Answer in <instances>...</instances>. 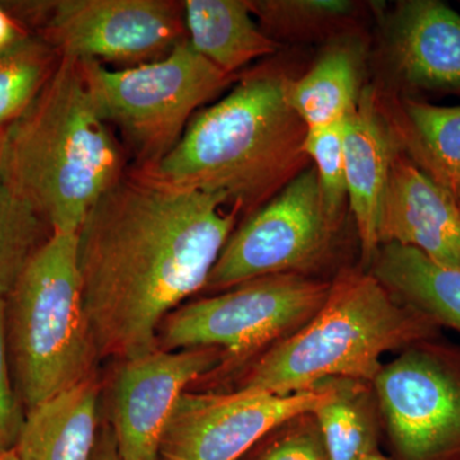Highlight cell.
<instances>
[{"instance_id":"cell-22","label":"cell","mask_w":460,"mask_h":460,"mask_svg":"<svg viewBox=\"0 0 460 460\" xmlns=\"http://www.w3.org/2000/svg\"><path fill=\"white\" fill-rule=\"evenodd\" d=\"M59 60L50 45L27 35L0 51V132L30 107Z\"/></svg>"},{"instance_id":"cell-8","label":"cell","mask_w":460,"mask_h":460,"mask_svg":"<svg viewBox=\"0 0 460 460\" xmlns=\"http://www.w3.org/2000/svg\"><path fill=\"white\" fill-rule=\"evenodd\" d=\"M339 226L310 165L234 229L204 290L220 293L270 275H307L328 256Z\"/></svg>"},{"instance_id":"cell-7","label":"cell","mask_w":460,"mask_h":460,"mask_svg":"<svg viewBox=\"0 0 460 460\" xmlns=\"http://www.w3.org/2000/svg\"><path fill=\"white\" fill-rule=\"evenodd\" d=\"M330 287L307 275H270L183 304L163 321L159 349L214 348L232 361L244 358L305 325Z\"/></svg>"},{"instance_id":"cell-3","label":"cell","mask_w":460,"mask_h":460,"mask_svg":"<svg viewBox=\"0 0 460 460\" xmlns=\"http://www.w3.org/2000/svg\"><path fill=\"white\" fill-rule=\"evenodd\" d=\"M126 172L123 146L96 107L81 63L60 58L30 107L0 132V174L50 232L78 233Z\"/></svg>"},{"instance_id":"cell-27","label":"cell","mask_w":460,"mask_h":460,"mask_svg":"<svg viewBox=\"0 0 460 460\" xmlns=\"http://www.w3.org/2000/svg\"><path fill=\"white\" fill-rule=\"evenodd\" d=\"M8 363L7 299L0 296V453L14 449L23 419Z\"/></svg>"},{"instance_id":"cell-29","label":"cell","mask_w":460,"mask_h":460,"mask_svg":"<svg viewBox=\"0 0 460 460\" xmlns=\"http://www.w3.org/2000/svg\"><path fill=\"white\" fill-rule=\"evenodd\" d=\"M26 36L7 12L0 7V51Z\"/></svg>"},{"instance_id":"cell-16","label":"cell","mask_w":460,"mask_h":460,"mask_svg":"<svg viewBox=\"0 0 460 460\" xmlns=\"http://www.w3.org/2000/svg\"><path fill=\"white\" fill-rule=\"evenodd\" d=\"M96 378L27 411L14 452L18 460H91L99 438Z\"/></svg>"},{"instance_id":"cell-5","label":"cell","mask_w":460,"mask_h":460,"mask_svg":"<svg viewBox=\"0 0 460 460\" xmlns=\"http://www.w3.org/2000/svg\"><path fill=\"white\" fill-rule=\"evenodd\" d=\"M5 299L8 348L27 411L95 377L77 233L51 232Z\"/></svg>"},{"instance_id":"cell-1","label":"cell","mask_w":460,"mask_h":460,"mask_svg":"<svg viewBox=\"0 0 460 460\" xmlns=\"http://www.w3.org/2000/svg\"><path fill=\"white\" fill-rule=\"evenodd\" d=\"M238 211L220 196L127 171L78 230L84 311L99 359L159 349L169 314L204 290Z\"/></svg>"},{"instance_id":"cell-15","label":"cell","mask_w":460,"mask_h":460,"mask_svg":"<svg viewBox=\"0 0 460 460\" xmlns=\"http://www.w3.org/2000/svg\"><path fill=\"white\" fill-rule=\"evenodd\" d=\"M387 50L408 86L460 93V13L445 3L399 2L387 26Z\"/></svg>"},{"instance_id":"cell-20","label":"cell","mask_w":460,"mask_h":460,"mask_svg":"<svg viewBox=\"0 0 460 460\" xmlns=\"http://www.w3.org/2000/svg\"><path fill=\"white\" fill-rule=\"evenodd\" d=\"M358 56L348 47H332L302 77L290 78L287 99L305 128L341 123L353 113L362 89Z\"/></svg>"},{"instance_id":"cell-14","label":"cell","mask_w":460,"mask_h":460,"mask_svg":"<svg viewBox=\"0 0 460 460\" xmlns=\"http://www.w3.org/2000/svg\"><path fill=\"white\" fill-rule=\"evenodd\" d=\"M401 142L372 87L362 89L358 104L344 123L347 204L352 211L363 262L371 265L380 248L381 206L393 159Z\"/></svg>"},{"instance_id":"cell-13","label":"cell","mask_w":460,"mask_h":460,"mask_svg":"<svg viewBox=\"0 0 460 460\" xmlns=\"http://www.w3.org/2000/svg\"><path fill=\"white\" fill-rule=\"evenodd\" d=\"M380 246L419 251L438 265L460 269V211L453 192L399 148L381 206Z\"/></svg>"},{"instance_id":"cell-26","label":"cell","mask_w":460,"mask_h":460,"mask_svg":"<svg viewBox=\"0 0 460 460\" xmlns=\"http://www.w3.org/2000/svg\"><path fill=\"white\" fill-rule=\"evenodd\" d=\"M241 460H330L313 414L290 420Z\"/></svg>"},{"instance_id":"cell-4","label":"cell","mask_w":460,"mask_h":460,"mask_svg":"<svg viewBox=\"0 0 460 460\" xmlns=\"http://www.w3.org/2000/svg\"><path fill=\"white\" fill-rule=\"evenodd\" d=\"M438 329L371 272L347 271L313 319L257 357L238 389L289 395L329 380L372 383L384 354L434 341Z\"/></svg>"},{"instance_id":"cell-9","label":"cell","mask_w":460,"mask_h":460,"mask_svg":"<svg viewBox=\"0 0 460 460\" xmlns=\"http://www.w3.org/2000/svg\"><path fill=\"white\" fill-rule=\"evenodd\" d=\"M434 341L402 350L372 381L393 460H460V348Z\"/></svg>"},{"instance_id":"cell-6","label":"cell","mask_w":460,"mask_h":460,"mask_svg":"<svg viewBox=\"0 0 460 460\" xmlns=\"http://www.w3.org/2000/svg\"><path fill=\"white\" fill-rule=\"evenodd\" d=\"M80 63L96 107L122 133L136 168H150L168 155L199 109L235 80L199 56L187 38L168 56L144 65Z\"/></svg>"},{"instance_id":"cell-10","label":"cell","mask_w":460,"mask_h":460,"mask_svg":"<svg viewBox=\"0 0 460 460\" xmlns=\"http://www.w3.org/2000/svg\"><path fill=\"white\" fill-rule=\"evenodd\" d=\"M40 23L42 39L60 58L144 65L168 56L187 38L183 2L56 0L21 5Z\"/></svg>"},{"instance_id":"cell-17","label":"cell","mask_w":460,"mask_h":460,"mask_svg":"<svg viewBox=\"0 0 460 460\" xmlns=\"http://www.w3.org/2000/svg\"><path fill=\"white\" fill-rule=\"evenodd\" d=\"M183 16L193 49L232 77L278 50V42L256 22L248 0H186Z\"/></svg>"},{"instance_id":"cell-24","label":"cell","mask_w":460,"mask_h":460,"mask_svg":"<svg viewBox=\"0 0 460 460\" xmlns=\"http://www.w3.org/2000/svg\"><path fill=\"white\" fill-rule=\"evenodd\" d=\"M266 35L301 39L332 31L352 18L356 3L348 0H248Z\"/></svg>"},{"instance_id":"cell-31","label":"cell","mask_w":460,"mask_h":460,"mask_svg":"<svg viewBox=\"0 0 460 460\" xmlns=\"http://www.w3.org/2000/svg\"><path fill=\"white\" fill-rule=\"evenodd\" d=\"M0 460H18L17 454L14 449L8 450V452L0 453Z\"/></svg>"},{"instance_id":"cell-19","label":"cell","mask_w":460,"mask_h":460,"mask_svg":"<svg viewBox=\"0 0 460 460\" xmlns=\"http://www.w3.org/2000/svg\"><path fill=\"white\" fill-rule=\"evenodd\" d=\"M385 114L407 155L447 190L458 189L460 105L440 107L405 98Z\"/></svg>"},{"instance_id":"cell-21","label":"cell","mask_w":460,"mask_h":460,"mask_svg":"<svg viewBox=\"0 0 460 460\" xmlns=\"http://www.w3.org/2000/svg\"><path fill=\"white\" fill-rule=\"evenodd\" d=\"M365 384L334 380V394L313 413L330 460H362L380 450Z\"/></svg>"},{"instance_id":"cell-25","label":"cell","mask_w":460,"mask_h":460,"mask_svg":"<svg viewBox=\"0 0 460 460\" xmlns=\"http://www.w3.org/2000/svg\"><path fill=\"white\" fill-rule=\"evenodd\" d=\"M344 122L307 129L305 156L316 171L326 210L338 222L347 204L345 181Z\"/></svg>"},{"instance_id":"cell-30","label":"cell","mask_w":460,"mask_h":460,"mask_svg":"<svg viewBox=\"0 0 460 460\" xmlns=\"http://www.w3.org/2000/svg\"><path fill=\"white\" fill-rule=\"evenodd\" d=\"M362 460H393V458H387L386 456H384V454L378 450V452L372 453L370 456H366V458Z\"/></svg>"},{"instance_id":"cell-18","label":"cell","mask_w":460,"mask_h":460,"mask_svg":"<svg viewBox=\"0 0 460 460\" xmlns=\"http://www.w3.org/2000/svg\"><path fill=\"white\" fill-rule=\"evenodd\" d=\"M371 266V274L402 304L440 328L460 332V269L438 265L394 243L380 246Z\"/></svg>"},{"instance_id":"cell-28","label":"cell","mask_w":460,"mask_h":460,"mask_svg":"<svg viewBox=\"0 0 460 460\" xmlns=\"http://www.w3.org/2000/svg\"><path fill=\"white\" fill-rule=\"evenodd\" d=\"M91 460H123L119 452H118L113 432H111L109 426L100 429L98 441H96Z\"/></svg>"},{"instance_id":"cell-12","label":"cell","mask_w":460,"mask_h":460,"mask_svg":"<svg viewBox=\"0 0 460 460\" xmlns=\"http://www.w3.org/2000/svg\"><path fill=\"white\" fill-rule=\"evenodd\" d=\"M226 357L214 348L163 350L120 363L111 392V428L123 460H160V443L178 398Z\"/></svg>"},{"instance_id":"cell-2","label":"cell","mask_w":460,"mask_h":460,"mask_svg":"<svg viewBox=\"0 0 460 460\" xmlns=\"http://www.w3.org/2000/svg\"><path fill=\"white\" fill-rule=\"evenodd\" d=\"M289 80L277 66L247 72L192 118L168 155L140 169L172 186L220 196L248 217L311 165L307 128L288 102Z\"/></svg>"},{"instance_id":"cell-11","label":"cell","mask_w":460,"mask_h":460,"mask_svg":"<svg viewBox=\"0 0 460 460\" xmlns=\"http://www.w3.org/2000/svg\"><path fill=\"white\" fill-rule=\"evenodd\" d=\"M334 394V380L289 395L237 389L184 392L160 443V460H241L290 420L313 414Z\"/></svg>"},{"instance_id":"cell-32","label":"cell","mask_w":460,"mask_h":460,"mask_svg":"<svg viewBox=\"0 0 460 460\" xmlns=\"http://www.w3.org/2000/svg\"><path fill=\"white\" fill-rule=\"evenodd\" d=\"M454 198L456 199V204H458L459 211H460V187L453 190Z\"/></svg>"},{"instance_id":"cell-23","label":"cell","mask_w":460,"mask_h":460,"mask_svg":"<svg viewBox=\"0 0 460 460\" xmlns=\"http://www.w3.org/2000/svg\"><path fill=\"white\" fill-rule=\"evenodd\" d=\"M42 222L31 205L0 174V296L7 298L41 246Z\"/></svg>"}]
</instances>
